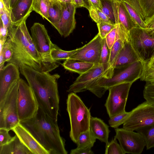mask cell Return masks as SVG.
I'll use <instances>...</instances> for the list:
<instances>
[{
	"instance_id": "6da1fadb",
	"label": "cell",
	"mask_w": 154,
	"mask_h": 154,
	"mask_svg": "<svg viewBox=\"0 0 154 154\" xmlns=\"http://www.w3.org/2000/svg\"><path fill=\"white\" fill-rule=\"evenodd\" d=\"M19 68L34 92L39 109L57 120L60 103L57 81L60 76L40 72L25 64Z\"/></svg>"
},
{
	"instance_id": "7a4b0ae2",
	"label": "cell",
	"mask_w": 154,
	"mask_h": 154,
	"mask_svg": "<svg viewBox=\"0 0 154 154\" xmlns=\"http://www.w3.org/2000/svg\"><path fill=\"white\" fill-rule=\"evenodd\" d=\"M26 18L18 23L12 25L7 39L13 51L11 60L19 67L25 64L34 69L44 72L42 60L36 50L26 25Z\"/></svg>"
},
{
	"instance_id": "3957f363",
	"label": "cell",
	"mask_w": 154,
	"mask_h": 154,
	"mask_svg": "<svg viewBox=\"0 0 154 154\" xmlns=\"http://www.w3.org/2000/svg\"><path fill=\"white\" fill-rule=\"evenodd\" d=\"M30 131L50 154H67L65 141L60 135L57 120L40 110L36 117L21 123Z\"/></svg>"
},
{
	"instance_id": "277c9868",
	"label": "cell",
	"mask_w": 154,
	"mask_h": 154,
	"mask_svg": "<svg viewBox=\"0 0 154 154\" xmlns=\"http://www.w3.org/2000/svg\"><path fill=\"white\" fill-rule=\"evenodd\" d=\"M144 63L139 60L132 63L115 68L111 77H102L94 83L89 91L101 97L110 87L124 83L133 84L140 79L143 74Z\"/></svg>"
},
{
	"instance_id": "5b68a950",
	"label": "cell",
	"mask_w": 154,
	"mask_h": 154,
	"mask_svg": "<svg viewBox=\"0 0 154 154\" xmlns=\"http://www.w3.org/2000/svg\"><path fill=\"white\" fill-rule=\"evenodd\" d=\"M66 110L70 122L69 136L76 143L79 135L89 129L91 117L90 109H88L75 93L71 92L68 96Z\"/></svg>"
},
{
	"instance_id": "8992f818",
	"label": "cell",
	"mask_w": 154,
	"mask_h": 154,
	"mask_svg": "<svg viewBox=\"0 0 154 154\" xmlns=\"http://www.w3.org/2000/svg\"><path fill=\"white\" fill-rule=\"evenodd\" d=\"M30 30L32 39L42 60L44 72H49L58 66L51 54V50L55 44L51 41L44 25L35 23Z\"/></svg>"
},
{
	"instance_id": "52a82bcc",
	"label": "cell",
	"mask_w": 154,
	"mask_h": 154,
	"mask_svg": "<svg viewBox=\"0 0 154 154\" xmlns=\"http://www.w3.org/2000/svg\"><path fill=\"white\" fill-rule=\"evenodd\" d=\"M129 40L140 60L148 62L154 54V31L135 27L129 32Z\"/></svg>"
},
{
	"instance_id": "ba28073f",
	"label": "cell",
	"mask_w": 154,
	"mask_h": 154,
	"mask_svg": "<svg viewBox=\"0 0 154 154\" xmlns=\"http://www.w3.org/2000/svg\"><path fill=\"white\" fill-rule=\"evenodd\" d=\"M17 104L20 123L29 121L37 116L39 107L35 94L29 84L21 78L18 83Z\"/></svg>"
},
{
	"instance_id": "9c48e42d",
	"label": "cell",
	"mask_w": 154,
	"mask_h": 154,
	"mask_svg": "<svg viewBox=\"0 0 154 154\" xmlns=\"http://www.w3.org/2000/svg\"><path fill=\"white\" fill-rule=\"evenodd\" d=\"M18 83V82L11 86L0 102V128L11 130L20 123L17 111Z\"/></svg>"
},
{
	"instance_id": "30bf717a",
	"label": "cell",
	"mask_w": 154,
	"mask_h": 154,
	"mask_svg": "<svg viewBox=\"0 0 154 154\" xmlns=\"http://www.w3.org/2000/svg\"><path fill=\"white\" fill-rule=\"evenodd\" d=\"M132 85L130 83H124L108 88L109 95L105 106L110 118L125 111V106Z\"/></svg>"
},
{
	"instance_id": "8fae6325",
	"label": "cell",
	"mask_w": 154,
	"mask_h": 154,
	"mask_svg": "<svg viewBox=\"0 0 154 154\" xmlns=\"http://www.w3.org/2000/svg\"><path fill=\"white\" fill-rule=\"evenodd\" d=\"M123 128L132 131L154 124V104L146 101L133 109Z\"/></svg>"
},
{
	"instance_id": "7c38bea8",
	"label": "cell",
	"mask_w": 154,
	"mask_h": 154,
	"mask_svg": "<svg viewBox=\"0 0 154 154\" xmlns=\"http://www.w3.org/2000/svg\"><path fill=\"white\" fill-rule=\"evenodd\" d=\"M114 138L118 140L126 153L140 154L145 146L144 139L140 133L122 128H115Z\"/></svg>"
},
{
	"instance_id": "4fadbf2b",
	"label": "cell",
	"mask_w": 154,
	"mask_h": 154,
	"mask_svg": "<svg viewBox=\"0 0 154 154\" xmlns=\"http://www.w3.org/2000/svg\"><path fill=\"white\" fill-rule=\"evenodd\" d=\"M106 69L101 64H94L85 72L80 75L69 87L67 91L77 93L90 90L95 82L101 77H103Z\"/></svg>"
},
{
	"instance_id": "5bb4252c",
	"label": "cell",
	"mask_w": 154,
	"mask_h": 154,
	"mask_svg": "<svg viewBox=\"0 0 154 154\" xmlns=\"http://www.w3.org/2000/svg\"><path fill=\"white\" fill-rule=\"evenodd\" d=\"M102 39L98 33L87 44L69 59L97 64L99 63L102 47Z\"/></svg>"
},
{
	"instance_id": "9a60e30c",
	"label": "cell",
	"mask_w": 154,
	"mask_h": 154,
	"mask_svg": "<svg viewBox=\"0 0 154 154\" xmlns=\"http://www.w3.org/2000/svg\"><path fill=\"white\" fill-rule=\"evenodd\" d=\"M61 3L62 11L60 18L58 22L52 25L62 36L66 37L75 28V14L77 8L74 3L61 2Z\"/></svg>"
},
{
	"instance_id": "2e32d148",
	"label": "cell",
	"mask_w": 154,
	"mask_h": 154,
	"mask_svg": "<svg viewBox=\"0 0 154 154\" xmlns=\"http://www.w3.org/2000/svg\"><path fill=\"white\" fill-rule=\"evenodd\" d=\"M116 26L117 38L110 49L108 68L103 77L111 78L113 74L115 63L120 51L124 46L125 42L129 40V32L121 23L116 24Z\"/></svg>"
},
{
	"instance_id": "e0dca14e",
	"label": "cell",
	"mask_w": 154,
	"mask_h": 154,
	"mask_svg": "<svg viewBox=\"0 0 154 154\" xmlns=\"http://www.w3.org/2000/svg\"><path fill=\"white\" fill-rule=\"evenodd\" d=\"M20 79L19 67L8 63L0 69V102L5 98L9 90Z\"/></svg>"
},
{
	"instance_id": "ac0fdd59",
	"label": "cell",
	"mask_w": 154,
	"mask_h": 154,
	"mask_svg": "<svg viewBox=\"0 0 154 154\" xmlns=\"http://www.w3.org/2000/svg\"><path fill=\"white\" fill-rule=\"evenodd\" d=\"M32 154H50L30 131L21 123L11 130Z\"/></svg>"
},
{
	"instance_id": "d6986e66",
	"label": "cell",
	"mask_w": 154,
	"mask_h": 154,
	"mask_svg": "<svg viewBox=\"0 0 154 154\" xmlns=\"http://www.w3.org/2000/svg\"><path fill=\"white\" fill-rule=\"evenodd\" d=\"M33 1V0H18L11 9V18L13 25L17 24L27 18L32 11Z\"/></svg>"
},
{
	"instance_id": "ffe728a7",
	"label": "cell",
	"mask_w": 154,
	"mask_h": 154,
	"mask_svg": "<svg viewBox=\"0 0 154 154\" xmlns=\"http://www.w3.org/2000/svg\"><path fill=\"white\" fill-rule=\"evenodd\" d=\"M116 23L121 24L128 31L137 27L121 0H112Z\"/></svg>"
},
{
	"instance_id": "44dd1931",
	"label": "cell",
	"mask_w": 154,
	"mask_h": 154,
	"mask_svg": "<svg viewBox=\"0 0 154 154\" xmlns=\"http://www.w3.org/2000/svg\"><path fill=\"white\" fill-rule=\"evenodd\" d=\"M89 129L96 139L105 143H109L108 137L110 131L109 126L101 119L91 117V118Z\"/></svg>"
},
{
	"instance_id": "7402d4cb",
	"label": "cell",
	"mask_w": 154,
	"mask_h": 154,
	"mask_svg": "<svg viewBox=\"0 0 154 154\" xmlns=\"http://www.w3.org/2000/svg\"><path fill=\"white\" fill-rule=\"evenodd\" d=\"M137 27L146 28L145 17L138 0H121Z\"/></svg>"
},
{
	"instance_id": "603a6c76",
	"label": "cell",
	"mask_w": 154,
	"mask_h": 154,
	"mask_svg": "<svg viewBox=\"0 0 154 154\" xmlns=\"http://www.w3.org/2000/svg\"><path fill=\"white\" fill-rule=\"evenodd\" d=\"M140 60L132 47L129 40L126 41L119 54L114 68L129 64Z\"/></svg>"
},
{
	"instance_id": "cb8c5ba5",
	"label": "cell",
	"mask_w": 154,
	"mask_h": 154,
	"mask_svg": "<svg viewBox=\"0 0 154 154\" xmlns=\"http://www.w3.org/2000/svg\"><path fill=\"white\" fill-rule=\"evenodd\" d=\"M0 154H32L15 134L8 143L0 146Z\"/></svg>"
},
{
	"instance_id": "d4e9b609",
	"label": "cell",
	"mask_w": 154,
	"mask_h": 154,
	"mask_svg": "<svg viewBox=\"0 0 154 154\" xmlns=\"http://www.w3.org/2000/svg\"><path fill=\"white\" fill-rule=\"evenodd\" d=\"M94 64L80 60L68 59L62 65L66 70L82 74L92 68Z\"/></svg>"
},
{
	"instance_id": "484cf974",
	"label": "cell",
	"mask_w": 154,
	"mask_h": 154,
	"mask_svg": "<svg viewBox=\"0 0 154 154\" xmlns=\"http://www.w3.org/2000/svg\"><path fill=\"white\" fill-rule=\"evenodd\" d=\"M61 2L58 0H50L48 11V21L52 25L58 22L62 14Z\"/></svg>"
},
{
	"instance_id": "4316f807",
	"label": "cell",
	"mask_w": 154,
	"mask_h": 154,
	"mask_svg": "<svg viewBox=\"0 0 154 154\" xmlns=\"http://www.w3.org/2000/svg\"><path fill=\"white\" fill-rule=\"evenodd\" d=\"M136 131L143 136L147 150L154 147V124L139 128Z\"/></svg>"
},
{
	"instance_id": "83f0119b",
	"label": "cell",
	"mask_w": 154,
	"mask_h": 154,
	"mask_svg": "<svg viewBox=\"0 0 154 154\" xmlns=\"http://www.w3.org/2000/svg\"><path fill=\"white\" fill-rule=\"evenodd\" d=\"M96 139L89 129L81 133L76 143L78 148H90L93 146Z\"/></svg>"
},
{
	"instance_id": "f1b7e54d",
	"label": "cell",
	"mask_w": 154,
	"mask_h": 154,
	"mask_svg": "<svg viewBox=\"0 0 154 154\" xmlns=\"http://www.w3.org/2000/svg\"><path fill=\"white\" fill-rule=\"evenodd\" d=\"M80 48L72 51H66L61 49L55 44L51 51V56L53 60L56 62L59 60H66L75 54Z\"/></svg>"
},
{
	"instance_id": "f546056e",
	"label": "cell",
	"mask_w": 154,
	"mask_h": 154,
	"mask_svg": "<svg viewBox=\"0 0 154 154\" xmlns=\"http://www.w3.org/2000/svg\"><path fill=\"white\" fill-rule=\"evenodd\" d=\"M50 0H33L32 10L40 14L43 19L48 20V11Z\"/></svg>"
},
{
	"instance_id": "4dcf8cb0",
	"label": "cell",
	"mask_w": 154,
	"mask_h": 154,
	"mask_svg": "<svg viewBox=\"0 0 154 154\" xmlns=\"http://www.w3.org/2000/svg\"><path fill=\"white\" fill-rule=\"evenodd\" d=\"M145 17V23L154 15V0H138Z\"/></svg>"
},
{
	"instance_id": "1f68e13d",
	"label": "cell",
	"mask_w": 154,
	"mask_h": 154,
	"mask_svg": "<svg viewBox=\"0 0 154 154\" xmlns=\"http://www.w3.org/2000/svg\"><path fill=\"white\" fill-rule=\"evenodd\" d=\"M102 9L101 11L106 16L112 23L116 24L112 0H100Z\"/></svg>"
},
{
	"instance_id": "d6a6232c",
	"label": "cell",
	"mask_w": 154,
	"mask_h": 154,
	"mask_svg": "<svg viewBox=\"0 0 154 154\" xmlns=\"http://www.w3.org/2000/svg\"><path fill=\"white\" fill-rule=\"evenodd\" d=\"M110 53V49L109 48L107 45L105 38L102 39V47L99 62V63L102 64L105 69L106 71L104 76L108 68V63L109 59Z\"/></svg>"
},
{
	"instance_id": "836d02e7",
	"label": "cell",
	"mask_w": 154,
	"mask_h": 154,
	"mask_svg": "<svg viewBox=\"0 0 154 154\" xmlns=\"http://www.w3.org/2000/svg\"><path fill=\"white\" fill-rule=\"evenodd\" d=\"M131 112L126 111L110 118L108 121L109 125L112 128H116L123 124L129 116Z\"/></svg>"
},
{
	"instance_id": "e575fe53",
	"label": "cell",
	"mask_w": 154,
	"mask_h": 154,
	"mask_svg": "<svg viewBox=\"0 0 154 154\" xmlns=\"http://www.w3.org/2000/svg\"><path fill=\"white\" fill-rule=\"evenodd\" d=\"M88 11L90 17L97 23L101 22L112 23L99 9L92 7Z\"/></svg>"
},
{
	"instance_id": "d590c367",
	"label": "cell",
	"mask_w": 154,
	"mask_h": 154,
	"mask_svg": "<svg viewBox=\"0 0 154 154\" xmlns=\"http://www.w3.org/2000/svg\"><path fill=\"white\" fill-rule=\"evenodd\" d=\"M140 79L146 83H154V67L144 63L143 72Z\"/></svg>"
},
{
	"instance_id": "8d00e7d4",
	"label": "cell",
	"mask_w": 154,
	"mask_h": 154,
	"mask_svg": "<svg viewBox=\"0 0 154 154\" xmlns=\"http://www.w3.org/2000/svg\"><path fill=\"white\" fill-rule=\"evenodd\" d=\"M105 154H125L120 144L117 142L116 139L114 138L106 146Z\"/></svg>"
},
{
	"instance_id": "74e56055",
	"label": "cell",
	"mask_w": 154,
	"mask_h": 154,
	"mask_svg": "<svg viewBox=\"0 0 154 154\" xmlns=\"http://www.w3.org/2000/svg\"><path fill=\"white\" fill-rule=\"evenodd\" d=\"M97 24L99 31L98 33L102 39L105 38L116 25L112 23L106 22H101Z\"/></svg>"
},
{
	"instance_id": "f35d334b",
	"label": "cell",
	"mask_w": 154,
	"mask_h": 154,
	"mask_svg": "<svg viewBox=\"0 0 154 154\" xmlns=\"http://www.w3.org/2000/svg\"><path fill=\"white\" fill-rule=\"evenodd\" d=\"M143 96L146 101L154 104V83H146L143 91Z\"/></svg>"
},
{
	"instance_id": "ab89813d",
	"label": "cell",
	"mask_w": 154,
	"mask_h": 154,
	"mask_svg": "<svg viewBox=\"0 0 154 154\" xmlns=\"http://www.w3.org/2000/svg\"><path fill=\"white\" fill-rule=\"evenodd\" d=\"M9 131L5 128H0V146L8 143L14 139V136H11L9 133Z\"/></svg>"
},
{
	"instance_id": "60d3db41",
	"label": "cell",
	"mask_w": 154,
	"mask_h": 154,
	"mask_svg": "<svg viewBox=\"0 0 154 154\" xmlns=\"http://www.w3.org/2000/svg\"><path fill=\"white\" fill-rule=\"evenodd\" d=\"M3 51L4 54V60L8 63L11 60L13 55V51L9 41L7 39L5 44L2 49L0 52Z\"/></svg>"
},
{
	"instance_id": "b9f144b4",
	"label": "cell",
	"mask_w": 154,
	"mask_h": 154,
	"mask_svg": "<svg viewBox=\"0 0 154 154\" xmlns=\"http://www.w3.org/2000/svg\"><path fill=\"white\" fill-rule=\"evenodd\" d=\"M117 38L116 26V24L113 29L105 37L106 42L109 48L111 49Z\"/></svg>"
},
{
	"instance_id": "7bdbcfd3",
	"label": "cell",
	"mask_w": 154,
	"mask_h": 154,
	"mask_svg": "<svg viewBox=\"0 0 154 154\" xmlns=\"http://www.w3.org/2000/svg\"><path fill=\"white\" fill-rule=\"evenodd\" d=\"M0 20L9 32L13 25L11 18L10 12L7 10H6L2 14L0 15Z\"/></svg>"
},
{
	"instance_id": "ee69618b",
	"label": "cell",
	"mask_w": 154,
	"mask_h": 154,
	"mask_svg": "<svg viewBox=\"0 0 154 154\" xmlns=\"http://www.w3.org/2000/svg\"><path fill=\"white\" fill-rule=\"evenodd\" d=\"M9 35V31L4 26L2 21L0 20V43L4 45Z\"/></svg>"
},
{
	"instance_id": "f6af8a7d",
	"label": "cell",
	"mask_w": 154,
	"mask_h": 154,
	"mask_svg": "<svg viewBox=\"0 0 154 154\" xmlns=\"http://www.w3.org/2000/svg\"><path fill=\"white\" fill-rule=\"evenodd\" d=\"M91 148H78L72 149L71 150L70 154H94Z\"/></svg>"
},
{
	"instance_id": "bcb514c9",
	"label": "cell",
	"mask_w": 154,
	"mask_h": 154,
	"mask_svg": "<svg viewBox=\"0 0 154 154\" xmlns=\"http://www.w3.org/2000/svg\"><path fill=\"white\" fill-rule=\"evenodd\" d=\"M92 7L95 8H97L101 10L102 5L100 0H89Z\"/></svg>"
},
{
	"instance_id": "7dc6e473",
	"label": "cell",
	"mask_w": 154,
	"mask_h": 154,
	"mask_svg": "<svg viewBox=\"0 0 154 154\" xmlns=\"http://www.w3.org/2000/svg\"><path fill=\"white\" fill-rule=\"evenodd\" d=\"M146 24L147 28L154 31V15L146 23Z\"/></svg>"
},
{
	"instance_id": "c3c4849f",
	"label": "cell",
	"mask_w": 154,
	"mask_h": 154,
	"mask_svg": "<svg viewBox=\"0 0 154 154\" xmlns=\"http://www.w3.org/2000/svg\"><path fill=\"white\" fill-rule=\"evenodd\" d=\"M76 8L84 7L85 6L83 0H73Z\"/></svg>"
},
{
	"instance_id": "681fc988",
	"label": "cell",
	"mask_w": 154,
	"mask_h": 154,
	"mask_svg": "<svg viewBox=\"0 0 154 154\" xmlns=\"http://www.w3.org/2000/svg\"><path fill=\"white\" fill-rule=\"evenodd\" d=\"M0 15L7 10L2 0H0Z\"/></svg>"
},
{
	"instance_id": "f907efd6",
	"label": "cell",
	"mask_w": 154,
	"mask_h": 154,
	"mask_svg": "<svg viewBox=\"0 0 154 154\" xmlns=\"http://www.w3.org/2000/svg\"><path fill=\"white\" fill-rule=\"evenodd\" d=\"M5 6L6 9L9 11L10 13L11 7L10 2L11 0H2Z\"/></svg>"
},
{
	"instance_id": "816d5d0a",
	"label": "cell",
	"mask_w": 154,
	"mask_h": 154,
	"mask_svg": "<svg viewBox=\"0 0 154 154\" xmlns=\"http://www.w3.org/2000/svg\"><path fill=\"white\" fill-rule=\"evenodd\" d=\"M84 2L85 8L88 10L92 7L91 4L89 0H83Z\"/></svg>"
},
{
	"instance_id": "f5cc1de1",
	"label": "cell",
	"mask_w": 154,
	"mask_h": 154,
	"mask_svg": "<svg viewBox=\"0 0 154 154\" xmlns=\"http://www.w3.org/2000/svg\"><path fill=\"white\" fill-rule=\"evenodd\" d=\"M146 63L149 66L154 67V59H151L148 62Z\"/></svg>"
},
{
	"instance_id": "db71d44e",
	"label": "cell",
	"mask_w": 154,
	"mask_h": 154,
	"mask_svg": "<svg viewBox=\"0 0 154 154\" xmlns=\"http://www.w3.org/2000/svg\"><path fill=\"white\" fill-rule=\"evenodd\" d=\"M18 0H11L10 7L11 9L15 5Z\"/></svg>"
},
{
	"instance_id": "11a10c76",
	"label": "cell",
	"mask_w": 154,
	"mask_h": 154,
	"mask_svg": "<svg viewBox=\"0 0 154 154\" xmlns=\"http://www.w3.org/2000/svg\"><path fill=\"white\" fill-rule=\"evenodd\" d=\"M61 2L63 3H74L73 0H61Z\"/></svg>"
},
{
	"instance_id": "9f6ffc18",
	"label": "cell",
	"mask_w": 154,
	"mask_h": 154,
	"mask_svg": "<svg viewBox=\"0 0 154 154\" xmlns=\"http://www.w3.org/2000/svg\"><path fill=\"white\" fill-rule=\"evenodd\" d=\"M154 59V54L153 56V57H152V58L151 59Z\"/></svg>"
},
{
	"instance_id": "6f0895ef",
	"label": "cell",
	"mask_w": 154,
	"mask_h": 154,
	"mask_svg": "<svg viewBox=\"0 0 154 154\" xmlns=\"http://www.w3.org/2000/svg\"><path fill=\"white\" fill-rule=\"evenodd\" d=\"M58 0L59 1H60L61 2V0Z\"/></svg>"
}]
</instances>
